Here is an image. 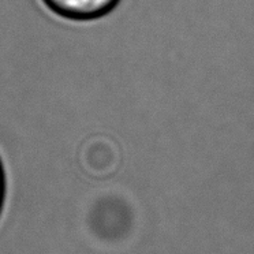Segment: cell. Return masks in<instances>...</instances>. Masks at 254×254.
Returning <instances> with one entry per match:
<instances>
[{"label":"cell","mask_w":254,"mask_h":254,"mask_svg":"<svg viewBox=\"0 0 254 254\" xmlns=\"http://www.w3.org/2000/svg\"><path fill=\"white\" fill-rule=\"evenodd\" d=\"M55 17L70 22H92L110 15L122 0H40Z\"/></svg>","instance_id":"1"},{"label":"cell","mask_w":254,"mask_h":254,"mask_svg":"<svg viewBox=\"0 0 254 254\" xmlns=\"http://www.w3.org/2000/svg\"><path fill=\"white\" fill-rule=\"evenodd\" d=\"M4 199H6V172H4V167L0 159V216H1L3 206H4Z\"/></svg>","instance_id":"2"}]
</instances>
